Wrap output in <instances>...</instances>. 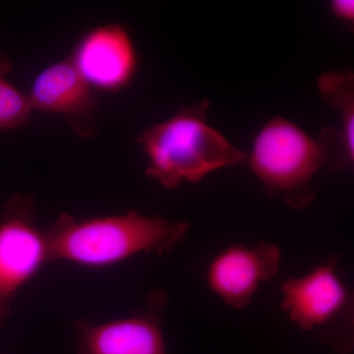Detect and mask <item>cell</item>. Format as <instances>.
Masks as SVG:
<instances>
[{"label":"cell","mask_w":354,"mask_h":354,"mask_svg":"<svg viewBox=\"0 0 354 354\" xmlns=\"http://www.w3.org/2000/svg\"><path fill=\"white\" fill-rule=\"evenodd\" d=\"M188 230L186 221L142 215L137 211L84 220L62 213L44 235L50 262L64 261L101 269L142 253L169 252L183 243Z\"/></svg>","instance_id":"6da1fadb"},{"label":"cell","mask_w":354,"mask_h":354,"mask_svg":"<svg viewBox=\"0 0 354 354\" xmlns=\"http://www.w3.org/2000/svg\"><path fill=\"white\" fill-rule=\"evenodd\" d=\"M207 101L181 109L139 137L148 158L146 174L167 189L196 183L212 172L246 162V153L209 124Z\"/></svg>","instance_id":"7a4b0ae2"},{"label":"cell","mask_w":354,"mask_h":354,"mask_svg":"<svg viewBox=\"0 0 354 354\" xmlns=\"http://www.w3.org/2000/svg\"><path fill=\"white\" fill-rule=\"evenodd\" d=\"M247 160L268 194L297 209L315 200L312 180L328 162L322 142L283 118L266 123Z\"/></svg>","instance_id":"3957f363"},{"label":"cell","mask_w":354,"mask_h":354,"mask_svg":"<svg viewBox=\"0 0 354 354\" xmlns=\"http://www.w3.org/2000/svg\"><path fill=\"white\" fill-rule=\"evenodd\" d=\"M281 308L304 332L312 333L337 351L353 342L354 297L339 256L281 285Z\"/></svg>","instance_id":"277c9868"},{"label":"cell","mask_w":354,"mask_h":354,"mask_svg":"<svg viewBox=\"0 0 354 354\" xmlns=\"http://www.w3.org/2000/svg\"><path fill=\"white\" fill-rule=\"evenodd\" d=\"M50 263L44 232L36 223L31 195H15L0 218V329L12 313L14 300L44 265Z\"/></svg>","instance_id":"5b68a950"},{"label":"cell","mask_w":354,"mask_h":354,"mask_svg":"<svg viewBox=\"0 0 354 354\" xmlns=\"http://www.w3.org/2000/svg\"><path fill=\"white\" fill-rule=\"evenodd\" d=\"M167 302V293L155 290L131 316L97 324L77 321L76 354H167L162 327Z\"/></svg>","instance_id":"8992f818"},{"label":"cell","mask_w":354,"mask_h":354,"mask_svg":"<svg viewBox=\"0 0 354 354\" xmlns=\"http://www.w3.org/2000/svg\"><path fill=\"white\" fill-rule=\"evenodd\" d=\"M281 249L276 243L260 241L253 246L234 244L214 256L207 268L209 290L227 306H249L263 283L279 274Z\"/></svg>","instance_id":"52a82bcc"},{"label":"cell","mask_w":354,"mask_h":354,"mask_svg":"<svg viewBox=\"0 0 354 354\" xmlns=\"http://www.w3.org/2000/svg\"><path fill=\"white\" fill-rule=\"evenodd\" d=\"M72 62L92 88L118 91L131 81L137 55L129 34L120 25L95 28L83 38Z\"/></svg>","instance_id":"ba28073f"},{"label":"cell","mask_w":354,"mask_h":354,"mask_svg":"<svg viewBox=\"0 0 354 354\" xmlns=\"http://www.w3.org/2000/svg\"><path fill=\"white\" fill-rule=\"evenodd\" d=\"M92 90L71 58H67L44 69L27 95L32 111L64 116L79 134L90 136L95 130Z\"/></svg>","instance_id":"9c48e42d"},{"label":"cell","mask_w":354,"mask_h":354,"mask_svg":"<svg viewBox=\"0 0 354 354\" xmlns=\"http://www.w3.org/2000/svg\"><path fill=\"white\" fill-rule=\"evenodd\" d=\"M318 88L324 101L337 109L341 127L337 134L354 153V76L353 72H330L319 78Z\"/></svg>","instance_id":"30bf717a"},{"label":"cell","mask_w":354,"mask_h":354,"mask_svg":"<svg viewBox=\"0 0 354 354\" xmlns=\"http://www.w3.org/2000/svg\"><path fill=\"white\" fill-rule=\"evenodd\" d=\"M12 64L0 53V130H16L29 122L32 113L28 95L7 79Z\"/></svg>","instance_id":"8fae6325"},{"label":"cell","mask_w":354,"mask_h":354,"mask_svg":"<svg viewBox=\"0 0 354 354\" xmlns=\"http://www.w3.org/2000/svg\"><path fill=\"white\" fill-rule=\"evenodd\" d=\"M332 12L346 24L351 25L354 20V2L353 0H335L330 4Z\"/></svg>","instance_id":"7c38bea8"}]
</instances>
